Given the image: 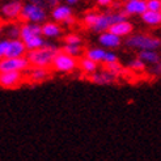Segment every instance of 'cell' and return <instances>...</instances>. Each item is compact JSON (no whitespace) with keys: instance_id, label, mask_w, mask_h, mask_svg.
Masks as SVG:
<instances>
[{"instance_id":"4","label":"cell","mask_w":161,"mask_h":161,"mask_svg":"<svg viewBox=\"0 0 161 161\" xmlns=\"http://www.w3.org/2000/svg\"><path fill=\"white\" fill-rule=\"evenodd\" d=\"M127 20V16L120 12V13H98L97 19H96L93 26L91 28L96 33H103V31H108L109 28L115 22Z\"/></svg>"},{"instance_id":"13","label":"cell","mask_w":161,"mask_h":161,"mask_svg":"<svg viewBox=\"0 0 161 161\" xmlns=\"http://www.w3.org/2000/svg\"><path fill=\"white\" fill-rule=\"evenodd\" d=\"M147 11V4L146 0H127L125 3L123 13L127 16H142Z\"/></svg>"},{"instance_id":"2","label":"cell","mask_w":161,"mask_h":161,"mask_svg":"<svg viewBox=\"0 0 161 161\" xmlns=\"http://www.w3.org/2000/svg\"><path fill=\"white\" fill-rule=\"evenodd\" d=\"M59 49L54 45L46 43L45 46L39 47L37 50H31L28 53L26 59L31 67H42V68H49L53 63L54 56L58 54Z\"/></svg>"},{"instance_id":"21","label":"cell","mask_w":161,"mask_h":161,"mask_svg":"<svg viewBox=\"0 0 161 161\" xmlns=\"http://www.w3.org/2000/svg\"><path fill=\"white\" fill-rule=\"evenodd\" d=\"M79 66H80V68H81V69L85 72V74H88V75L94 74V72L97 71V68H98V64L96 63V62H93V60H91V59H88L86 56L79 62Z\"/></svg>"},{"instance_id":"27","label":"cell","mask_w":161,"mask_h":161,"mask_svg":"<svg viewBox=\"0 0 161 161\" xmlns=\"http://www.w3.org/2000/svg\"><path fill=\"white\" fill-rule=\"evenodd\" d=\"M147 11H161V0H146Z\"/></svg>"},{"instance_id":"24","label":"cell","mask_w":161,"mask_h":161,"mask_svg":"<svg viewBox=\"0 0 161 161\" xmlns=\"http://www.w3.org/2000/svg\"><path fill=\"white\" fill-rule=\"evenodd\" d=\"M7 37L8 39H16L20 38V26L16 24H9V26L7 28Z\"/></svg>"},{"instance_id":"16","label":"cell","mask_w":161,"mask_h":161,"mask_svg":"<svg viewBox=\"0 0 161 161\" xmlns=\"http://www.w3.org/2000/svg\"><path fill=\"white\" fill-rule=\"evenodd\" d=\"M132 24L128 21V20H123V21H119V22H115L109 28V31L113 34H115L118 37H127V36H131L132 33Z\"/></svg>"},{"instance_id":"12","label":"cell","mask_w":161,"mask_h":161,"mask_svg":"<svg viewBox=\"0 0 161 161\" xmlns=\"http://www.w3.org/2000/svg\"><path fill=\"white\" fill-rule=\"evenodd\" d=\"M26 47L20 38L9 39L8 41V49L5 58H20V56H25L26 54Z\"/></svg>"},{"instance_id":"26","label":"cell","mask_w":161,"mask_h":161,"mask_svg":"<svg viewBox=\"0 0 161 161\" xmlns=\"http://www.w3.org/2000/svg\"><path fill=\"white\" fill-rule=\"evenodd\" d=\"M64 42H66L67 45H81V38H80V36L77 34H67L66 37H64Z\"/></svg>"},{"instance_id":"28","label":"cell","mask_w":161,"mask_h":161,"mask_svg":"<svg viewBox=\"0 0 161 161\" xmlns=\"http://www.w3.org/2000/svg\"><path fill=\"white\" fill-rule=\"evenodd\" d=\"M8 41H9V39H8V38H5V39H0V59L5 58V55H7Z\"/></svg>"},{"instance_id":"7","label":"cell","mask_w":161,"mask_h":161,"mask_svg":"<svg viewBox=\"0 0 161 161\" xmlns=\"http://www.w3.org/2000/svg\"><path fill=\"white\" fill-rule=\"evenodd\" d=\"M29 67L30 64L26 59V56L0 59V74L2 72H24Z\"/></svg>"},{"instance_id":"5","label":"cell","mask_w":161,"mask_h":161,"mask_svg":"<svg viewBox=\"0 0 161 161\" xmlns=\"http://www.w3.org/2000/svg\"><path fill=\"white\" fill-rule=\"evenodd\" d=\"M46 19H47V11H45L43 8L38 7L33 3H28L22 5L20 20L25 22H31V24H41V22H45Z\"/></svg>"},{"instance_id":"23","label":"cell","mask_w":161,"mask_h":161,"mask_svg":"<svg viewBox=\"0 0 161 161\" xmlns=\"http://www.w3.org/2000/svg\"><path fill=\"white\" fill-rule=\"evenodd\" d=\"M29 2L47 11V9H53L54 7L58 5L60 3V0H29Z\"/></svg>"},{"instance_id":"31","label":"cell","mask_w":161,"mask_h":161,"mask_svg":"<svg viewBox=\"0 0 161 161\" xmlns=\"http://www.w3.org/2000/svg\"><path fill=\"white\" fill-rule=\"evenodd\" d=\"M66 3H67V5H75V4H77L79 3V0H66Z\"/></svg>"},{"instance_id":"1","label":"cell","mask_w":161,"mask_h":161,"mask_svg":"<svg viewBox=\"0 0 161 161\" xmlns=\"http://www.w3.org/2000/svg\"><path fill=\"white\" fill-rule=\"evenodd\" d=\"M20 39L25 45L26 50H37L46 45L45 38L41 34V25L39 24L25 22L20 26Z\"/></svg>"},{"instance_id":"19","label":"cell","mask_w":161,"mask_h":161,"mask_svg":"<svg viewBox=\"0 0 161 161\" xmlns=\"http://www.w3.org/2000/svg\"><path fill=\"white\" fill-rule=\"evenodd\" d=\"M142 20L149 26H158L161 25V11H146L142 14Z\"/></svg>"},{"instance_id":"9","label":"cell","mask_w":161,"mask_h":161,"mask_svg":"<svg viewBox=\"0 0 161 161\" xmlns=\"http://www.w3.org/2000/svg\"><path fill=\"white\" fill-rule=\"evenodd\" d=\"M53 20L56 22H63L66 25H72L75 22L74 13H72L71 7L67 4H58L51 9Z\"/></svg>"},{"instance_id":"17","label":"cell","mask_w":161,"mask_h":161,"mask_svg":"<svg viewBox=\"0 0 161 161\" xmlns=\"http://www.w3.org/2000/svg\"><path fill=\"white\" fill-rule=\"evenodd\" d=\"M41 34L46 38H58L62 34V28L58 22H45L41 26Z\"/></svg>"},{"instance_id":"15","label":"cell","mask_w":161,"mask_h":161,"mask_svg":"<svg viewBox=\"0 0 161 161\" xmlns=\"http://www.w3.org/2000/svg\"><path fill=\"white\" fill-rule=\"evenodd\" d=\"M98 42L103 49L111 50V49H117V47L120 46V43H122V38L110 33V31L108 30V31H103V33L100 34Z\"/></svg>"},{"instance_id":"22","label":"cell","mask_w":161,"mask_h":161,"mask_svg":"<svg viewBox=\"0 0 161 161\" xmlns=\"http://www.w3.org/2000/svg\"><path fill=\"white\" fill-rule=\"evenodd\" d=\"M63 53H66L71 56H74V58H76V56H80L83 53V49H81V45H64L63 49H62Z\"/></svg>"},{"instance_id":"30","label":"cell","mask_w":161,"mask_h":161,"mask_svg":"<svg viewBox=\"0 0 161 161\" xmlns=\"http://www.w3.org/2000/svg\"><path fill=\"white\" fill-rule=\"evenodd\" d=\"M96 3H97L98 5H101V7H109V5H111L113 3H114V0H96Z\"/></svg>"},{"instance_id":"3","label":"cell","mask_w":161,"mask_h":161,"mask_svg":"<svg viewBox=\"0 0 161 161\" xmlns=\"http://www.w3.org/2000/svg\"><path fill=\"white\" fill-rule=\"evenodd\" d=\"M126 45L131 49H136L140 51L147 50H157L161 47V41L156 37L147 34H134L127 38Z\"/></svg>"},{"instance_id":"14","label":"cell","mask_w":161,"mask_h":161,"mask_svg":"<svg viewBox=\"0 0 161 161\" xmlns=\"http://www.w3.org/2000/svg\"><path fill=\"white\" fill-rule=\"evenodd\" d=\"M25 72L26 75L24 76L31 83H42L50 76L49 68H42V67H29Z\"/></svg>"},{"instance_id":"29","label":"cell","mask_w":161,"mask_h":161,"mask_svg":"<svg viewBox=\"0 0 161 161\" xmlns=\"http://www.w3.org/2000/svg\"><path fill=\"white\" fill-rule=\"evenodd\" d=\"M130 67H131L132 69H135V71H142V69H144V67H146V64H144V63L138 58V59H134V60L130 63Z\"/></svg>"},{"instance_id":"6","label":"cell","mask_w":161,"mask_h":161,"mask_svg":"<svg viewBox=\"0 0 161 161\" xmlns=\"http://www.w3.org/2000/svg\"><path fill=\"white\" fill-rule=\"evenodd\" d=\"M79 66V63L76 60V58L71 56L63 51H58L54 56L51 67L56 71V72H62V74H69V72H74Z\"/></svg>"},{"instance_id":"8","label":"cell","mask_w":161,"mask_h":161,"mask_svg":"<svg viewBox=\"0 0 161 161\" xmlns=\"http://www.w3.org/2000/svg\"><path fill=\"white\" fill-rule=\"evenodd\" d=\"M85 56L88 59H91L96 63H105V64H111V63H117L118 62V56L115 53H113L110 50L102 49V47H93L89 49L85 53Z\"/></svg>"},{"instance_id":"10","label":"cell","mask_w":161,"mask_h":161,"mask_svg":"<svg viewBox=\"0 0 161 161\" xmlns=\"http://www.w3.org/2000/svg\"><path fill=\"white\" fill-rule=\"evenodd\" d=\"M22 2L21 0H9L2 5L0 13L7 20H17L20 19V13L22 9Z\"/></svg>"},{"instance_id":"18","label":"cell","mask_w":161,"mask_h":161,"mask_svg":"<svg viewBox=\"0 0 161 161\" xmlns=\"http://www.w3.org/2000/svg\"><path fill=\"white\" fill-rule=\"evenodd\" d=\"M91 80L94 84H98V85H108L111 84L113 81L115 80V75L111 74L110 71H102V72H97L96 71L94 74H92Z\"/></svg>"},{"instance_id":"25","label":"cell","mask_w":161,"mask_h":161,"mask_svg":"<svg viewBox=\"0 0 161 161\" xmlns=\"http://www.w3.org/2000/svg\"><path fill=\"white\" fill-rule=\"evenodd\" d=\"M97 14H98V13H96V12H88V13L84 16V19H83V24H84L86 28L91 29V28L93 26L96 19H97Z\"/></svg>"},{"instance_id":"20","label":"cell","mask_w":161,"mask_h":161,"mask_svg":"<svg viewBox=\"0 0 161 161\" xmlns=\"http://www.w3.org/2000/svg\"><path fill=\"white\" fill-rule=\"evenodd\" d=\"M139 59L144 64H152V66H155V64L160 63L161 56L156 50H147V51H140Z\"/></svg>"},{"instance_id":"11","label":"cell","mask_w":161,"mask_h":161,"mask_svg":"<svg viewBox=\"0 0 161 161\" xmlns=\"http://www.w3.org/2000/svg\"><path fill=\"white\" fill-rule=\"evenodd\" d=\"M25 76L22 72H2L0 74V86L2 88H16L19 86Z\"/></svg>"}]
</instances>
